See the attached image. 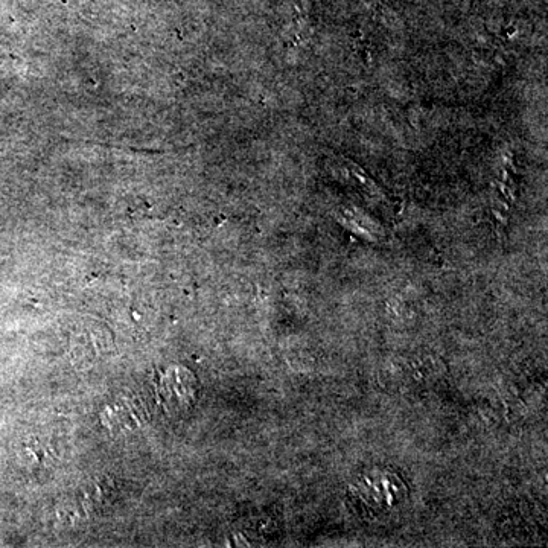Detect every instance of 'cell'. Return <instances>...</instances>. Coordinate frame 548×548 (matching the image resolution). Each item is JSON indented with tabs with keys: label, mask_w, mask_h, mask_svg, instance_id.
Instances as JSON below:
<instances>
[{
	"label": "cell",
	"mask_w": 548,
	"mask_h": 548,
	"mask_svg": "<svg viewBox=\"0 0 548 548\" xmlns=\"http://www.w3.org/2000/svg\"><path fill=\"white\" fill-rule=\"evenodd\" d=\"M195 381L188 370H169L162 376L159 396L168 408H183L191 404L195 395Z\"/></svg>",
	"instance_id": "2"
},
{
	"label": "cell",
	"mask_w": 548,
	"mask_h": 548,
	"mask_svg": "<svg viewBox=\"0 0 548 548\" xmlns=\"http://www.w3.org/2000/svg\"><path fill=\"white\" fill-rule=\"evenodd\" d=\"M358 503L376 512L393 509L399 501L404 500L407 489L396 475L387 472H367L358 478L352 486Z\"/></svg>",
	"instance_id": "1"
}]
</instances>
